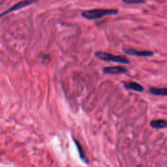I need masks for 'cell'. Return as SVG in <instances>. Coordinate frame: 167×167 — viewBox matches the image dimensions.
I'll list each match as a JSON object with an SVG mask.
<instances>
[{"instance_id":"6da1fadb","label":"cell","mask_w":167,"mask_h":167,"mask_svg":"<svg viewBox=\"0 0 167 167\" xmlns=\"http://www.w3.org/2000/svg\"><path fill=\"white\" fill-rule=\"evenodd\" d=\"M119 13L118 9H95L84 11L82 13V16L87 20H96L105 16L116 15Z\"/></svg>"},{"instance_id":"ba28073f","label":"cell","mask_w":167,"mask_h":167,"mask_svg":"<svg viewBox=\"0 0 167 167\" xmlns=\"http://www.w3.org/2000/svg\"><path fill=\"white\" fill-rule=\"evenodd\" d=\"M150 126L153 129H164L167 127V121L165 120H153L150 122Z\"/></svg>"},{"instance_id":"3957f363","label":"cell","mask_w":167,"mask_h":167,"mask_svg":"<svg viewBox=\"0 0 167 167\" xmlns=\"http://www.w3.org/2000/svg\"><path fill=\"white\" fill-rule=\"evenodd\" d=\"M38 1H39V0H22V1L17 3L16 4H15L13 6H12L11 7H10L9 9H8L7 10H6L5 11L3 12V13L1 14V17H3L4 16V15H6V14H7L9 13H11V12H13V11H18V10L20 9L28 7V6L35 4V2H37Z\"/></svg>"},{"instance_id":"30bf717a","label":"cell","mask_w":167,"mask_h":167,"mask_svg":"<svg viewBox=\"0 0 167 167\" xmlns=\"http://www.w3.org/2000/svg\"><path fill=\"white\" fill-rule=\"evenodd\" d=\"M147 0H122V1L127 4H144Z\"/></svg>"},{"instance_id":"52a82bcc","label":"cell","mask_w":167,"mask_h":167,"mask_svg":"<svg viewBox=\"0 0 167 167\" xmlns=\"http://www.w3.org/2000/svg\"><path fill=\"white\" fill-rule=\"evenodd\" d=\"M148 92L156 96H167V87H150L148 88Z\"/></svg>"},{"instance_id":"8992f818","label":"cell","mask_w":167,"mask_h":167,"mask_svg":"<svg viewBox=\"0 0 167 167\" xmlns=\"http://www.w3.org/2000/svg\"><path fill=\"white\" fill-rule=\"evenodd\" d=\"M123 84L124 87L127 90H133L136 92L142 93L144 92V87L140 84L138 82L133 81H127V82H123Z\"/></svg>"},{"instance_id":"9c48e42d","label":"cell","mask_w":167,"mask_h":167,"mask_svg":"<svg viewBox=\"0 0 167 167\" xmlns=\"http://www.w3.org/2000/svg\"><path fill=\"white\" fill-rule=\"evenodd\" d=\"M74 142L76 145V147H77L78 151V154H79V156H80V158L81 159V160L83 162H84L85 163H88V160H87V157L86 154H85L84 152V150L81 144H80V142H79L77 140L74 139Z\"/></svg>"},{"instance_id":"277c9868","label":"cell","mask_w":167,"mask_h":167,"mask_svg":"<svg viewBox=\"0 0 167 167\" xmlns=\"http://www.w3.org/2000/svg\"><path fill=\"white\" fill-rule=\"evenodd\" d=\"M123 52L130 56L136 57H151L154 56V52L150 50H138L133 48H123Z\"/></svg>"},{"instance_id":"5b68a950","label":"cell","mask_w":167,"mask_h":167,"mask_svg":"<svg viewBox=\"0 0 167 167\" xmlns=\"http://www.w3.org/2000/svg\"><path fill=\"white\" fill-rule=\"evenodd\" d=\"M102 71L105 74L107 75H119L126 73L128 70L122 66H114L106 67L102 69Z\"/></svg>"},{"instance_id":"7a4b0ae2","label":"cell","mask_w":167,"mask_h":167,"mask_svg":"<svg viewBox=\"0 0 167 167\" xmlns=\"http://www.w3.org/2000/svg\"><path fill=\"white\" fill-rule=\"evenodd\" d=\"M95 56L98 59L102 61H105V62H113L118 63H122V64H129L130 63V60L125 56H115L114 54L105 52H96Z\"/></svg>"}]
</instances>
